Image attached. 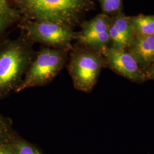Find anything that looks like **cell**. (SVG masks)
Masks as SVG:
<instances>
[{
    "label": "cell",
    "instance_id": "obj_10",
    "mask_svg": "<svg viewBox=\"0 0 154 154\" xmlns=\"http://www.w3.org/2000/svg\"><path fill=\"white\" fill-rule=\"evenodd\" d=\"M11 3V0H0V42L7 29L20 18V11Z\"/></svg>",
    "mask_w": 154,
    "mask_h": 154
},
{
    "label": "cell",
    "instance_id": "obj_15",
    "mask_svg": "<svg viewBox=\"0 0 154 154\" xmlns=\"http://www.w3.org/2000/svg\"><path fill=\"white\" fill-rule=\"evenodd\" d=\"M0 154H14L11 140L0 145Z\"/></svg>",
    "mask_w": 154,
    "mask_h": 154
},
{
    "label": "cell",
    "instance_id": "obj_9",
    "mask_svg": "<svg viewBox=\"0 0 154 154\" xmlns=\"http://www.w3.org/2000/svg\"><path fill=\"white\" fill-rule=\"evenodd\" d=\"M127 51L146 73L154 62V35H135Z\"/></svg>",
    "mask_w": 154,
    "mask_h": 154
},
{
    "label": "cell",
    "instance_id": "obj_7",
    "mask_svg": "<svg viewBox=\"0 0 154 154\" xmlns=\"http://www.w3.org/2000/svg\"><path fill=\"white\" fill-rule=\"evenodd\" d=\"M102 54L105 67L109 68L117 74L133 82L141 83L147 80L146 73L127 50L116 49L109 46L104 49Z\"/></svg>",
    "mask_w": 154,
    "mask_h": 154
},
{
    "label": "cell",
    "instance_id": "obj_14",
    "mask_svg": "<svg viewBox=\"0 0 154 154\" xmlns=\"http://www.w3.org/2000/svg\"><path fill=\"white\" fill-rule=\"evenodd\" d=\"M97 1L100 5L102 13L109 16H115L123 12V0Z\"/></svg>",
    "mask_w": 154,
    "mask_h": 154
},
{
    "label": "cell",
    "instance_id": "obj_2",
    "mask_svg": "<svg viewBox=\"0 0 154 154\" xmlns=\"http://www.w3.org/2000/svg\"><path fill=\"white\" fill-rule=\"evenodd\" d=\"M34 56L30 42L23 39L0 42V100L15 92Z\"/></svg>",
    "mask_w": 154,
    "mask_h": 154
},
{
    "label": "cell",
    "instance_id": "obj_4",
    "mask_svg": "<svg viewBox=\"0 0 154 154\" xmlns=\"http://www.w3.org/2000/svg\"><path fill=\"white\" fill-rule=\"evenodd\" d=\"M72 50L67 67L74 87L78 91L89 93L105 67L103 57L101 53L79 45Z\"/></svg>",
    "mask_w": 154,
    "mask_h": 154
},
{
    "label": "cell",
    "instance_id": "obj_11",
    "mask_svg": "<svg viewBox=\"0 0 154 154\" xmlns=\"http://www.w3.org/2000/svg\"><path fill=\"white\" fill-rule=\"evenodd\" d=\"M137 36H149L154 35V15L139 14L127 16Z\"/></svg>",
    "mask_w": 154,
    "mask_h": 154
},
{
    "label": "cell",
    "instance_id": "obj_8",
    "mask_svg": "<svg viewBox=\"0 0 154 154\" xmlns=\"http://www.w3.org/2000/svg\"><path fill=\"white\" fill-rule=\"evenodd\" d=\"M109 34L110 47L121 50H127L135 35L127 16L123 12L111 17Z\"/></svg>",
    "mask_w": 154,
    "mask_h": 154
},
{
    "label": "cell",
    "instance_id": "obj_5",
    "mask_svg": "<svg viewBox=\"0 0 154 154\" xmlns=\"http://www.w3.org/2000/svg\"><path fill=\"white\" fill-rule=\"evenodd\" d=\"M31 41L55 49L71 50L77 34L69 27L51 21H33L23 25Z\"/></svg>",
    "mask_w": 154,
    "mask_h": 154
},
{
    "label": "cell",
    "instance_id": "obj_13",
    "mask_svg": "<svg viewBox=\"0 0 154 154\" xmlns=\"http://www.w3.org/2000/svg\"><path fill=\"white\" fill-rule=\"evenodd\" d=\"M16 132L11 119L0 112V145L9 142Z\"/></svg>",
    "mask_w": 154,
    "mask_h": 154
},
{
    "label": "cell",
    "instance_id": "obj_3",
    "mask_svg": "<svg viewBox=\"0 0 154 154\" xmlns=\"http://www.w3.org/2000/svg\"><path fill=\"white\" fill-rule=\"evenodd\" d=\"M69 50L42 48L35 55L15 93L49 84L61 72L68 58Z\"/></svg>",
    "mask_w": 154,
    "mask_h": 154
},
{
    "label": "cell",
    "instance_id": "obj_16",
    "mask_svg": "<svg viewBox=\"0 0 154 154\" xmlns=\"http://www.w3.org/2000/svg\"><path fill=\"white\" fill-rule=\"evenodd\" d=\"M147 79L154 80V62L146 72Z\"/></svg>",
    "mask_w": 154,
    "mask_h": 154
},
{
    "label": "cell",
    "instance_id": "obj_6",
    "mask_svg": "<svg viewBox=\"0 0 154 154\" xmlns=\"http://www.w3.org/2000/svg\"><path fill=\"white\" fill-rule=\"evenodd\" d=\"M110 21L111 17L101 13L85 22L81 31L77 34L79 45L102 53L110 44Z\"/></svg>",
    "mask_w": 154,
    "mask_h": 154
},
{
    "label": "cell",
    "instance_id": "obj_12",
    "mask_svg": "<svg viewBox=\"0 0 154 154\" xmlns=\"http://www.w3.org/2000/svg\"><path fill=\"white\" fill-rule=\"evenodd\" d=\"M14 154H45L42 151L16 132L11 139Z\"/></svg>",
    "mask_w": 154,
    "mask_h": 154
},
{
    "label": "cell",
    "instance_id": "obj_1",
    "mask_svg": "<svg viewBox=\"0 0 154 154\" xmlns=\"http://www.w3.org/2000/svg\"><path fill=\"white\" fill-rule=\"evenodd\" d=\"M20 13L33 21H51L67 27L88 10L90 0H11Z\"/></svg>",
    "mask_w": 154,
    "mask_h": 154
}]
</instances>
